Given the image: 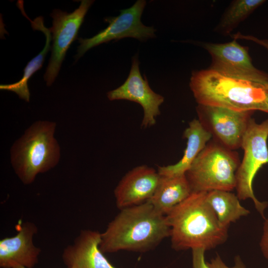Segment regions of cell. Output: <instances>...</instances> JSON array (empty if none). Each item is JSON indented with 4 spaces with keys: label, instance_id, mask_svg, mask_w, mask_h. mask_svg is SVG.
<instances>
[{
    "label": "cell",
    "instance_id": "23",
    "mask_svg": "<svg viewBox=\"0 0 268 268\" xmlns=\"http://www.w3.org/2000/svg\"><path fill=\"white\" fill-rule=\"evenodd\" d=\"M264 220L260 247L264 257L268 260V217Z\"/></svg>",
    "mask_w": 268,
    "mask_h": 268
},
{
    "label": "cell",
    "instance_id": "10",
    "mask_svg": "<svg viewBox=\"0 0 268 268\" xmlns=\"http://www.w3.org/2000/svg\"><path fill=\"white\" fill-rule=\"evenodd\" d=\"M93 2L82 0L79 7L72 12L56 9L51 13L53 25L49 30L52 34L53 43L51 56L44 76L47 86H51L57 77L67 52L77 38L84 17Z\"/></svg>",
    "mask_w": 268,
    "mask_h": 268
},
{
    "label": "cell",
    "instance_id": "4",
    "mask_svg": "<svg viewBox=\"0 0 268 268\" xmlns=\"http://www.w3.org/2000/svg\"><path fill=\"white\" fill-rule=\"evenodd\" d=\"M55 127L53 122H37L13 146L11 162L24 184H31L38 174L47 171L58 162L60 148L54 137Z\"/></svg>",
    "mask_w": 268,
    "mask_h": 268
},
{
    "label": "cell",
    "instance_id": "15",
    "mask_svg": "<svg viewBox=\"0 0 268 268\" xmlns=\"http://www.w3.org/2000/svg\"><path fill=\"white\" fill-rule=\"evenodd\" d=\"M183 135L187 138V141L182 158L175 164L158 166L157 171L160 176L185 175L193 161L212 137L211 134L203 127L200 121L196 119L189 123Z\"/></svg>",
    "mask_w": 268,
    "mask_h": 268
},
{
    "label": "cell",
    "instance_id": "17",
    "mask_svg": "<svg viewBox=\"0 0 268 268\" xmlns=\"http://www.w3.org/2000/svg\"><path fill=\"white\" fill-rule=\"evenodd\" d=\"M205 199L215 213L221 226L228 228L229 225L250 211L240 203L237 195L230 191L213 190L206 192Z\"/></svg>",
    "mask_w": 268,
    "mask_h": 268
},
{
    "label": "cell",
    "instance_id": "20",
    "mask_svg": "<svg viewBox=\"0 0 268 268\" xmlns=\"http://www.w3.org/2000/svg\"><path fill=\"white\" fill-rule=\"evenodd\" d=\"M207 263L210 268H246L242 259L238 255L234 258V264L232 267L226 265L218 254Z\"/></svg>",
    "mask_w": 268,
    "mask_h": 268
},
{
    "label": "cell",
    "instance_id": "5",
    "mask_svg": "<svg viewBox=\"0 0 268 268\" xmlns=\"http://www.w3.org/2000/svg\"><path fill=\"white\" fill-rule=\"evenodd\" d=\"M240 164L237 152L209 141L185 173L192 192H231Z\"/></svg>",
    "mask_w": 268,
    "mask_h": 268
},
{
    "label": "cell",
    "instance_id": "11",
    "mask_svg": "<svg viewBox=\"0 0 268 268\" xmlns=\"http://www.w3.org/2000/svg\"><path fill=\"white\" fill-rule=\"evenodd\" d=\"M137 55L132 58V67L125 82L117 88L107 93L110 100H127L142 106L144 115L141 126L146 128L154 126L156 118L160 114L159 106L164 97L150 87L147 77L141 75Z\"/></svg>",
    "mask_w": 268,
    "mask_h": 268
},
{
    "label": "cell",
    "instance_id": "6",
    "mask_svg": "<svg viewBox=\"0 0 268 268\" xmlns=\"http://www.w3.org/2000/svg\"><path fill=\"white\" fill-rule=\"evenodd\" d=\"M268 119L257 123L252 118L243 136L241 147L244 156L236 172V190L240 200L251 199L258 212L265 219L268 202L261 201L255 196L253 183L256 175L268 164Z\"/></svg>",
    "mask_w": 268,
    "mask_h": 268
},
{
    "label": "cell",
    "instance_id": "12",
    "mask_svg": "<svg viewBox=\"0 0 268 268\" xmlns=\"http://www.w3.org/2000/svg\"><path fill=\"white\" fill-rule=\"evenodd\" d=\"M160 178L157 171L145 165L129 171L115 189L117 206L122 209L147 201L154 193Z\"/></svg>",
    "mask_w": 268,
    "mask_h": 268
},
{
    "label": "cell",
    "instance_id": "9",
    "mask_svg": "<svg viewBox=\"0 0 268 268\" xmlns=\"http://www.w3.org/2000/svg\"><path fill=\"white\" fill-rule=\"evenodd\" d=\"M196 111L203 127L213 140L234 150L241 147L253 111H239L230 109L198 104Z\"/></svg>",
    "mask_w": 268,
    "mask_h": 268
},
{
    "label": "cell",
    "instance_id": "8",
    "mask_svg": "<svg viewBox=\"0 0 268 268\" xmlns=\"http://www.w3.org/2000/svg\"><path fill=\"white\" fill-rule=\"evenodd\" d=\"M146 3L144 0H137L130 8L120 10L118 16L106 17L104 20L108 26L93 37L78 38L80 44L75 56L76 61L92 48L112 40L131 37L145 41L155 37L156 29L153 26H145L140 20Z\"/></svg>",
    "mask_w": 268,
    "mask_h": 268
},
{
    "label": "cell",
    "instance_id": "14",
    "mask_svg": "<svg viewBox=\"0 0 268 268\" xmlns=\"http://www.w3.org/2000/svg\"><path fill=\"white\" fill-rule=\"evenodd\" d=\"M101 233L82 230L72 244L67 246L62 259L67 268H116L104 256L99 246Z\"/></svg>",
    "mask_w": 268,
    "mask_h": 268
},
{
    "label": "cell",
    "instance_id": "19",
    "mask_svg": "<svg viewBox=\"0 0 268 268\" xmlns=\"http://www.w3.org/2000/svg\"><path fill=\"white\" fill-rule=\"evenodd\" d=\"M265 2V0H233L222 14L214 31L222 35H230L240 23Z\"/></svg>",
    "mask_w": 268,
    "mask_h": 268
},
{
    "label": "cell",
    "instance_id": "18",
    "mask_svg": "<svg viewBox=\"0 0 268 268\" xmlns=\"http://www.w3.org/2000/svg\"><path fill=\"white\" fill-rule=\"evenodd\" d=\"M31 21L32 27L34 30L42 31L46 36V41L43 50L36 57L29 62L24 69L22 77L18 81L6 84H0V89L8 90L16 93L20 98L29 101L30 92L28 87V81L32 75L42 67L45 57L51 48L52 34L49 28H46L44 24L43 17L39 16Z\"/></svg>",
    "mask_w": 268,
    "mask_h": 268
},
{
    "label": "cell",
    "instance_id": "22",
    "mask_svg": "<svg viewBox=\"0 0 268 268\" xmlns=\"http://www.w3.org/2000/svg\"><path fill=\"white\" fill-rule=\"evenodd\" d=\"M230 36L232 39L236 40H245L254 42L261 46L265 48L268 51V40L265 39H260L253 35H244L240 32L235 34H231Z\"/></svg>",
    "mask_w": 268,
    "mask_h": 268
},
{
    "label": "cell",
    "instance_id": "24",
    "mask_svg": "<svg viewBox=\"0 0 268 268\" xmlns=\"http://www.w3.org/2000/svg\"><path fill=\"white\" fill-rule=\"evenodd\" d=\"M12 268H25L19 265H15L13 266Z\"/></svg>",
    "mask_w": 268,
    "mask_h": 268
},
{
    "label": "cell",
    "instance_id": "1",
    "mask_svg": "<svg viewBox=\"0 0 268 268\" xmlns=\"http://www.w3.org/2000/svg\"><path fill=\"white\" fill-rule=\"evenodd\" d=\"M170 235L166 215L148 201L121 209L101 233L102 253L120 251L145 252Z\"/></svg>",
    "mask_w": 268,
    "mask_h": 268
},
{
    "label": "cell",
    "instance_id": "13",
    "mask_svg": "<svg viewBox=\"0 0 268 268\" xmlns=\"http://www.w3.org/2000/svg\"><path fill=\"white\" fill-rule=\"evenodd\" d=\"M17 233L0 241V267L12 268L15 265L33 268L38 262L41 249L36 247L33 238L38 228L31 222L17 225Z\"/></svg>",
    "mask_w": 268,
    "mask_h": 268
},
{
    "label": "cell",
    "instance_id": "2",
    "mask_svg": "<svg viewBox=\"0 0 268 268\" xmlns=\"http://www.w3.org/2000/svg\"><path fill=\"white\" fill-rule=\"evenodd\" d=\"M206 193L192 192L166 215L174 250H210L226 241L228 228L218 222L206 201Z\"/></svg>",
    "mask_w": 268,
    "mask_h": 268
},
{
    "label": "cell",
    "instance_id": "16",
    "mask_svg": "<svg viewBox=\"0 0 268 268\" xmlns=\"http://www.w3.org/2000/svg\"><path fill=\"white\" fill-rule=\"evenodd\" d=\"M192 193L185 174L175 176H160L154 193L147 201L160 213L166 215Z\"/></svg>",
    "mask_w": 268,
    "mask_h": 268
},
{
    "label": "cell",
    "instance_id": "3",
    "mask_svg": "<svg viewBox=\"0 0 268 268\" xmlns=\"http://www.w3.org/2000/svg\"><path fill=\"white\" fill-rule=\"evenodd\" d=\"M189 86L198 104L268 113V85L228 77L207 68L193 71Z\"/></svg>",
    "mask_w": 268,
    "mask_h": 268
},
{
    "label": "cell",
    "instance_id": "7",
    "mask_svg": "<svg viewBox=\"0 0 268 268\" xmlns=\"http://www.w3.org/2000/svg\"><path fill=\"white\" fill-rule=\"evenodd\" d=\"M210 55L209 69L222 75L268 85V73L252 63L248 48L233 39L225 43L197 42Z\"/></svg>",
    "mask_w": 268,
    "mask_h": 268
},
{
    "label": "cell",
    "instance_id": "21",
    "mask_svg": "<svg viewBox=\"0 0 268 268\" xmlns=\"http://www.w3.org/2000/svg\"><path fill=\"white\" fill-rule=\"evenodd\" d=\"M192 251L193 268H210L205 260L204 253L206 251L202 248H195Z\"/></svg>",
    "mask_w": 268,
    "mask_h": 268
}]
</instances>
